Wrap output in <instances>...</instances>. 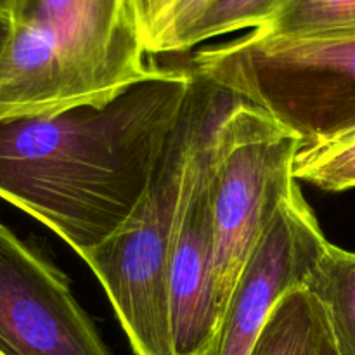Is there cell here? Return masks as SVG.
<instances>
[{
    "instance_id": "obj_1",
    "label": "cell",
    "mask_w": 355,
    "mask_h": 355,
    "mask_svg": "<svg viewBox=\"0 0 355 355\" xmlns=\"http://www.w3.org/2000/svg\"><path fill=\"white\" fill-rule=\"evenodd\" d=\"M193 82L156 68L106 103L0 120V198L83 259L144 196Z\"/></svg>"
},
{
    "instance_id": "obj_2",
    "label": "cell",
    "mask_w": 355,
    "mask_h": 355,
    "mask_svg": "<svg viewBox=\"0 0 355 355\" xmlns=\"http://www.w3.org/2000/svg\"><path fill=\"white\" fill-rule=\"evenodd\" d=\"M238 99L194 73L144 196L106 241L83 257L103 284L135 355H175L168 266L187 172L210 125Z\"/></svg>"
},
{
    "instance_id": "obj_3",
    "label": "cell",
    "mask_w": 355,
    "mask_h": 355,
    "mask_svg": "<svg viewBox=\"0 0 355 355\" xmlns=\"http://www.w3.org/2000/svg\"><path fill=\"white\" fill-rule=\"evenodd\" d=\"M191 69L266 111L304 146L355 132V30L312 37L250 31L201 49Z\"/></svg>"
},
{
    "instance_id": "obj_4",
    "label": "cell",
    "mask_w": 355,
    "mask_h": 355,
    "mask_svg": "<svg viewBox=\"0 0 355 355\" xmlns=\"http://www.w3.org/2000/svg\"><path fill=\"white\" fill-rule=\"evenodd\" d=\"M304 142L260 107L239 99L211 139L210 200L215 229V300L222 318L250 255L298 180Z\"/></svg>"
},
{
    "instance_id": "obj_5",
    "label": "cell",
    "mask_w": 355,
    "mask_h": 355,
    "mask_svg": "<svg viewBox=\"0 0 355 355\" xmlns=\"http://www.w3.org/2000/svg\"><path fill=\"white\" fill-rule=\"evenodd\" d=\"M0 355H111L64 272L2 220Z\"/></svg>"
},
{
    "instance_id": "obj_6",
    "label": "cell",
    "mask_w": 355,
    "mask_h": 355,
    "mask_svg": "<svg viewBox=\"0 0 355 355\" xmlns=\"http://www.w3.org/2000/svg\"><path fill=\"white\" fill-rule=\"evenodd\" d=\"M12 19L54 38L83 104L106 103L158 68L146 61L132 0H17Z\"/></svg>"
},
{
    "instance_id": "obj_7",
    "label": "cell",
    "mask_w": 355,
    "mask_h": 355,
    "mask_svg": "<svg viewBox=\"0 0 355 355\" xmlns=\"http://www.w3.org/2000/svg\"><path fill=\"white\" fill-rule=\"evenodd\" d=\"M326 243L297 186L250 255L203 355H250L279 298L304 286Z\"/></svg>"
},
{
    "instance_id": "obj_8",
    "label": "cell",
    "mask_w": 355,
    "mask_h": 355,
    "mask_svg": "<svg viewBox=\"0 0 355 355\" xmlns=\"http://www.w3.org/2000/svg\"><path fill=\"white\" fill-rule=\"evenodd\" d=\"M229 110L210 125L198 144L184 187L168 266L170 324L175 355H203L220 321L215 300L210 155L211 139Z\"/></svg>"
},
{
    "instance_id": "obj_9",
    "label": "cell",
    "mask_w": 355,
    "mask_h": 355,
    "mask_svg": "<svg viewBox=\"0 0 355 355\" xmlns=\"http://www.w3.org/2000/svg\"><path fill=\"white\" fill-rule=\"evenodd\" d=\"M250 355H340L321 302L295 286L279 298Z\"/></svg>"
},
{
    "instance_id": "obj_10",
    "label": "cell",
    "mask_w": 355,
    "mask_h": 355,
    "mask_svg": "<svg viewBox=\"0 0 355 355\" xmlns=\"http://www.w3.org/2000/svg\"><path fill=\"white\" fill-rule=\"evenodd\" d=\"M304 286L321 302L340 355H355V253L328 241Z\"/></svg>"
},
{
    "instance_id": "obj_11",
    "label": "cell",
    "mask_w": 355,
    "mask_h": 355,
    "mask_svg": "<svg viewBox=\"0 0 355 355\" xmlns=\"http://www.w3.org/2000/svg\"><path fill=\"white\" fill-rule=\"evenodd\" d=\"M288 0H211L193 26L177 42L175 52H187L203 42L239 30L266 26Z\"/></svg>"
},
{
    "instance_id": "obj_12",
    "label": "cell",
    "mask_w": 355,
    "mask_h": 355,
    "mask_svg": "<svg viewBox=\"0 0 355 355\" xmlns=\"http://www.w3.org/2000/svg\"><path fill=\"white\" fill-rule=\"evenodd\" d=\"M355 30V0H288L259 33L270 37H312Z\"/></svg>"
},
{
    "instance_id": "obj_13",
    "label": "cell",
    "mask_w": 355,
    "mask_h": 355,
    "mask_svg": "<svg viewBox=\"0 0 355 355\" xmlns=\"http://www.w3.org/2000/svg\"><path fill=\"white\" fill-rule=\"evenodd\" d=\"M211 0H135V17L146 54L175 52L177 42Z\"/></svg>"
},
{
    "instance_id": "obj_14",
    "label": "cell",
    "mask_w": 355,
    "mask_h": 355,
    "mask_svg": "<svg viewBox=\"0 0 355 355\" xmlns=\"http://www.w3.org/2000/svg\"><path fill=\"white\" fill-rule=\"evenodd\" d=\"M297 180L319 189L347 191L355 187V132L333 141L304 146L293 163Z\"/></svg>"
},
{
    "instance_id": "obj_15",
    "label": "cell",
    "mask_w": 355,
    "mask_h": 355,
    "mask_svg": "<svg viewBox=\"0 0 355 355\" xmlns=\"http://www.w3.org/2000/svg\"><path fill=\"white\" fill-rule=\"evenodd\" d=\"M10 33H12V17L0 14V58L9 44Z\"/></svg>"
},
{
    "instance_id": "obj_16",
    "label": "cell",
    "mask_w": 355,
    "mask_h": 355,
    "mask_svg": "<svg viewBox=\"0 0 355 355\" xmlns=\"http://www.w3.org/2000/svg\"><path fill=\"white\" fill-rule=\"evenodd\" d=\"M17 0H0V14L12 17Z\"/></svg>"
},
{
    "instance_id": "obj_17",
    "label": "cell",
    "mask_w": 355,
    "mask_h": 355,
    "mask_svg": "<svg viewBox=\"0 0 355 355\" xmlns=\"http://www.w3.org/2000/svg\"><path fill=\"white\" fill-rule=\"evenodd\" d=\"M135 2V0H132V3H134Z\"/></svg>"
}]
</instances>
